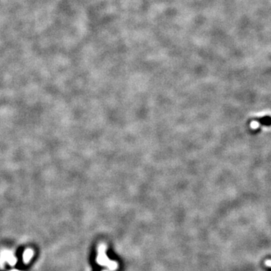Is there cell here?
Instances as JSON below:
<instances>
[{
    "mask_svg": "<svg viewBox=\"0 0 271 271\" xmlns=\"http://www.w3.org/2000/svg\"><path fill=\"white\" fill-rule=\"evenodd\" d=\"M266 264H267V265L271 266V261H267V262H266Z\"/></svg>",
    "mask_w": 271,
    "mask_h": 271,
    "instance_id": "cell-1",
    "label": "cell"
}]
</instances>
